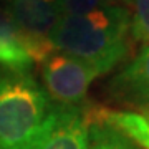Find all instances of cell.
Here are the masks:
<instances>
[{
	"instance_id": "obj_12",
	"label": "cell",
	"mask_w": 149,
	"mask_h": 149,
	"mask_svg": "<svg viewBox=\"0 0 149 149\" xmlns=\"http://www.w3.org/2000/svg\"><path fill=\"white\" fill-rule=\"evenodd\" d=\"M143 116L148 119V123H149V111H146V113H143Z\"/></svg>"
},
{
	"instance_id": "obj_7",
	"label": "cell",
	"mask_w": 149,
	"mask_h": 149,
	"mask_svg": "<svg viewBox=\"0 0 149 149\" xmlns=\"http://www.w3.org/2000/svg\"><path fill=\"white\" fill-rule=\"evenodd\" d=\"M33 63L27 40L3 10L0 13V65L8 71H27Z\"/></svg>"
},
{
	"instance_id": "obj_9",
	"label": "cell",
	"mask_w": 149,
	"mask_h": 149,
	"mask_svg": "<svg viewBox=\"0 0 149 149\" xmlns=\"http://www.w3.org/2000/svg\"><path fill=\"white\" fill-rule=\"evenodd\" d=\"M88 149H141V146H138L119 129L90 113Z\"/></svg>"
},
{
	"instance_id": "obj_8",
	"label": "cell",
	"mask_w": 149,
	"mask_h": 149,
	"mask_svg": "<svg viewBox=\"0 0 149 149\" xmlns=\"http://www.w3.org/2000/svg\"><path fill=\"white\" fill-rule=\"evenodd\" d=\"M93 116L100 118L131 138L143 149H149V123L136 111H114V109H95Z\"/></svg>"
},
{
	"instance_id": "obj_1",
	"label": "cell",
	"mask_w": 149,
	"mask_h": 149,
	"mask_svg": "<svg viewBox=\"0 0 149 149\" xmlns=\"http://www.w3.org/2000/svg\"><path fill=\"white\" fill-rule=\"evenodd\" d=\"M129 37V10L109 5L85 13H63L50 42L56 52L81 60L104 74L126 60Z\"/></svg>"
},
{
	"instance_id": "obj_2",
	"label": "cell",
	"mask_w": 149,
	"mask_h": 149,
	"mask_svg": "<svg viewBox=\"0 0 149 149\" xmlns=\"http://www.w3.org/2000/svg\"><path fill=\"white\" fill-rule=\"evenodd\" d=\"M53 104L27 71L0 73V149H27Z\"/></svg>"
},
{
	"instance_id": "obj_4",
	"label": "cell",
	"mask_w": 149,
	"mask_h": 149,
	"mask_svg": "<svg viewBox=\"0 0 149 149\" xmlns=\"http://www.w3.org/2000/svg\"><path fill=\"white\" fill-rule=\"evenodd\" d=\"M42 76L45 91L58 104L78 106L101 73L81 60L56 52L43 61Z\"/></svg>"
},
{
	"instance_id": "obj_5",
	"label": "cell",
	"mask_w": 149,
	"mask_h": 149,
	"mask_svg": "<svg viewBox=\"0 0 149 149\" xmlns=\"http://www.w3.org/2000/svg\"><path fill=\"white\" fill-rule=\"evenodd\" d=\"M90 113L80 106L53 104L27 149H88Z\"/></svg>"
},
{
	"instance_id": "obj_11",
	"label": "cell",
	"mask_w": 149,
	"mask_h": 149,
	"mask_svg": "<svg viewBox=\"0 0 149 149\" xmlns=\"http://www.w3.org/2000/svg\"><path fill=\"white\" fill-rule=\"evenodd\" d=\"M118 0H61L63 13H85L103 7L118 5Z\"/></svg>"
},
{
	"instance_id": "obj_3",
	"label": "cell",
	"mask_w": 149,
	"mask_h": 149,
	"mask_svg": "<svg viewBox=\"0 0 149 149\" xmlns=\"http://www.w3.org/2000/svg\"><path fill=\"white\" fill-rule=\"evenodd\" d=\"M5 13L27 40L33 60L43 63L55 52L50 37L63 15L61 0H8Z\"/></svg>"
},
{
	"instance_id": "obj_10",
	"label": "cell",
	"mask_w": 149,
	"mask_h": 149,
	"mask_svg": "<svg viewBox=\"0 0 149 149\" xmlns=\"http://www.w3.org/2000/svg\"><path fill=\"white\" fill-rule=\"evenodd\" d=\"M131 17V38L149 45V0H124Z\"/></svg>"
},
{
	"instance_id": "obj_6",
	"label": "cell",
	"mask_w": 149,
	"mask_h": 149,
	"mask_svg": "<svg viewBox=\"0 0 149 149\" xmlns=\"http://www.w3.org/2000/svg\"><path fill=\"white\" fill-rule=\"evenodd\" d=\"M109 91L119 101L149 111V45H144L109 85Z\"/></svg>"
}]
</instances>
